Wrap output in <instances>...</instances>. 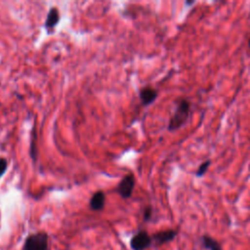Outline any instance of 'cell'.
<instances>
[{
    "mask_svg": "<svg viewBox=\"0 0 250 250\" xmlns=\"http://www.w3.org/2000/svg\"><path fill=\"white\" fill-rule=\"evenodd\" d=\"M190 113V103L188 100H181L177 103V107L173 115L171 116L169 123H168V130L169 131H175L183 127Z\"/></svg>",
    "mask_w": 250,
    "mask_h": 250,
    "instance_id": "cell-1",
    "label": "cell"
},
{
    "mask_svg": "<svg viewBox=\"0 0 250 250\" xmlns=\"http://www.w3.org/2000/svg\"><path fill=\"white\" fill-rule=\"evenodd\" d=\"M47 249H48V235L46 232H43V231L28 235L23 244V250H47Z\"/></svg>",
    "mask_w": 250,
    "mask_h": 250,
    "instance_id": "cell-2",
    "label": "cell"
},
{
    "mask_svg": "<svg viewBox=\"0 0 250 250\" xmlns=\"http://www.w3.org/2000/svg\"><path fill=\"white\" fill-rule=\"evenodd\" d=\"M152 243L151 236L146 230H140L130 240L132 250H146Z\"/></svg>",
    "mask_w": 250,
    "mask_h": 250,
    "instance_id": "cell-3",
    "label": "cell"
},
{
    "mask_svg": "<svg viewBox=\"0 0 250 250\" xmlns=\"http://www.w3.org/2000/svg\"><path fill=\"white\" fill-rule=\"evenodd\" d=\"M134 187H135L134 175L128 174L119 182V184L116 188V190L122 198L126 199V198L131 197L132 192L134 190Z\"/></svg>",
    "mask_w": 250,
    "mask_h": 250,
    "instance_id": "cell-4",
    "label": "cell"
},
{
    "mask_svg": "<svg viewBox=\"0 0 250 250\" xmlns=\"http://www.w3.org/2000/svg\"><path fill=\"white\" fill-rule=\"evenodd\" d=\"M177 235V231L174 229H167V230H162V231H158L156 233H154L151 238L152 241H154V243L156 245H162L164 243H167L169 241H172Z\"/></svg>",
    "mask_w": 250,
    "mask_h": 250,
    "instance_id": "cell-5",
    "label": "cell"
},
{
    "mask_svg": "<svg viewBox=\"0 0 250 250\" xmlns=\"http://www.w3.org/2000/svg\"><path fill=\"white\" fill-rule=\"evenodd\" d=\"M157 98V91L151 87H145L140 91V99L144 105H148Z\"/></svg>",
    "mask_w": 250,
    "mask_h": 250,
    "instance_id": "cell-6",
    "label": "cell"
},
{
    "mask_svg": "<svg viewBox=\"0 0 250 250\" xmlns=\"http://www.w3.org/2000/svg\"><path fill=\"white\" fill-rule=\"evenodd\" d=\"M104 202H105V195L104 191L99 190L96 191L93 196L90 199V207L94 211H100L104 209Z\"/></svg>",
    "mask_w": 250,
    "mask_h": 250,
    "instance_id": "cell-7",
    "label": "cell"
},
{
    "mask_svg": "<svg viewBox=\"0 0 250 250\" xmlns=\"http://www.w3.org/2000/svg\"><path fill=\"white\" fill-rule=\"evenodd\" d=\"M59 20H60V16H59L58 9L52 8L47 15V19L45 21V27L48 29L55 27L57 25Z\"/></svg>",
    "mask_w": 250,
    "mask_h": 250,
    "instance_id": "cell-8",
    "label": "cell"
},
{
    "mask_svg": "<svg viewBox=\"0 0 250 250\" xmlns=\"http://www.w3.org/2000/svg\"><path fill=\"white\" fill-rule=\"evenodd\" d=\"M202 245L207 250H222L220 243L209 235H203L201 237Z\"/></svg>",
    "mask_w": 250,
    "mask_h": 250,
    "instance_id": "cell-9",
    "label": "cell"
},
{
    "mask_svg": "<svg viewBox=\"0 0 250 250\" xmlns=\"http://www.w3.org/2000/svg\"><path fill=\"white\" fill-rule=\"evenodd\" d=\"M210 163H211V161H210V160H206V161L202 162V163L200 164V166L198 167V169L196 170L195 175H196L197 177H201V176H203V175L206 173L207 169L209 168Z\"/></svg>",
    "mask_w": 250,
    "mask_h": 250,
    "instance_id": "cell-10",
    "label": "cell"
},
{
    "mask_svg": "<svg viewBox=\"0 0 250 250\" xmlns=\"http://www.w3.org/2000/svg\"><path fill=\"white\" fill-rule=\"evenodd\" d=\"M8 167V162L5 158L0 157V177L5 173V171L7 170Z\"/></svg>",
    "mask_w": 250,
    "mask_h": 250,
    "instance_id": "cell-11",
    "label": "cell"
},
{
    "mask_svg": "<svg viewBox=\"0 0 250 250\" xmlns=\"http://www.w3.org/2000/svg\"><path fill=\"white\" fill-rule=\"evenodd\" d=\"M150 217H151V208L148 206L146 208V210L144 212V219L146 221H148L150 219Z\"/></svg>",
    "mask_w": 250,
    "mask_h": 250,
    "instance_id": "cell-12",
    "label": "cell"
},
{
    "mask_svg": "<svg viewBox=\"0 0 250 250\" xmlns=\"http://www.w3.org/2000/svg\"><path fill=\"white\" fill-rule=\"evenodd\" d=\"M248 47H249V49H250V38H249V42H248Z\"/></svg>",
    "mask_w": 250,
    "mask_h": 250,
    "instance_id": "cell-13",
    "label": "cell"
}]
</instances>
